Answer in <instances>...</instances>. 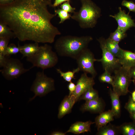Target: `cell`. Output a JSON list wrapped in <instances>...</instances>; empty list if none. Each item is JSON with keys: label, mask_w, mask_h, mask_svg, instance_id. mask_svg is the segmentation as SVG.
Returning <instances> with one entry per match:
<instances>
[{"label": "cell", "mask_w": 135, "mask_h": 135, "mask_svg": "<svg viewBox=\"0 0 135 135\" xmlns=\"http://www.w3.org/2000/svg\"><path fill=\"white\" fill-rule=\"evenodd\" d=\"M48 6L44 0H16L0 5V21L20 41L52 44L61 32L51 22L56 15L49 12Z\"/></svg>", "instance_id": "6da1fadb"}, {"label": "cell", "mask_w": 135, "mask_h": 135, "mask_svg": "<svg viewBox=\"0 0 135 135\" xmlns=\"http://www.w3.org/2000/svg\"><path fill=\"white\" fill-rule=\"evenodd\" d=\"M93 40L90 36H77L71 35L62 36L56 41L54 48L60 56L76 60Z\"/></svg>", "instance_id": "7a4b0ae2"}, {"label": "cell", "mask_w": 135, "mask_h": 135, "mask_svg": "<svg viewBox=\"0 0 135 135\" xmlns=\"http://www.w3.org/2000/svg\"><path fill=\"white\" fill-rule=\"evenodd\" d=\"M80 9L73 13L71 18L77 22L82 28H92L100 17V9L91 0H80Z\"/></svg>", "instance_id": "3957f363"}, {"label": "cell", "mask_w": 135, "mask_h": 135, "mask_svg": "<svg viewBox=\"0 0 135 135\" xmlns=\"http://www.w3.org/2000/svg\"><path fill=\"white\" fill-rule=\"evenodd\" d=\"M26 60L32 64L30 69L36 67L43 70L54 67L58 61L56 53L52 50L51 46L47 44L40 46L38 51L26 58Z\"/></svg>", "instance_id": "277c9868"}, {"label": "cell", "mask_w": 135, "mask_h": 135, "mask_svg": "<svg viewBox=\"0 0 135 135\" xmlns=\"http://www.w3.org/2000/svg\"><path fill=\"white\" fill-rule=\"evenodd\" d=\"M55 89L54 80L47 76L43 71L38 72L30 88L31 91L34 95L30 99L29 102L32 101L37 96H44Z\"/></svg>", "instance_id": "5b68a950"}, {"label": "cell", "mask_w": 135, "mask_h": 135, "mask_svg": "<svg viewBox=\"0 0 135 135\" xmlns=\"http://www.w3.org/2000/svg\"><path fill=\"white\" fill-rule=\"evenodd\" d=\"M129 70L121 66L114 72L112 90L120 96L126 95L130 92L128 88L132 80Z\"/></svg>", "instance_id": "8992f818"}, {"label": "cell", "mask_w": 135, "mask_h": 135, "mask_svg": "<svg viewBox=\"0 0 135 135\" xmlns=\"http://www.w3.org/2000/svg\"><path fill=\"white\" fill-rule=\"evenodd\" d=\"M2 68L0 72L3 76L8 80L17 78L31 69L25 68L19 60L14 58H8Z\"/></svg>", "instance_id": "52a82bcc"}, {"label": "cell", "mask_w": 135, "mask_h": 135, "mask_svg": "<svg viewBox=\"0 0 135 135\" xmlns=\"http://www.w3.org/2000/svg\"><path fill=\"white\" fill-rule=\"evenodd\" d=\"M99 42L102 51V58L96 60V61L102 63L104 70L111 74L121 66L118 58L115 56L108 49L104 43L105 39L100 37L97 39Z\"/></svg>", "instance_id": "ba28073f"}, {"label": "cell", "mask_w": 135, "mask_h": 135, "mask_svg": "<svg viewBox=\"0 0 135 135\" xmlns=\"http://www.w3.org/2000/svg\"><path fill=\"white\" fill-rule=\"evenodd\" d=\"M96 60L94 54L87 48L83 50L76 60L80 71L90 74L94 78L97 74L94 65Z\"/></svg>", "instance_id": "9c48e42d"}, {"label": "cell", "mask_w": 135, "mask_h": 135, "mask_svg": "<svg viewBox=\"0 0 135 135\" xmlns=\"http://www.w3.org/2000/svg\"><path fill=\"white\" fill-rule=\"evenodd\" d=\"M87 74L84 72L81 74L77 82L75 90L72 94L75 96L76 102L86 90L93 87L95 84L94 78L88 76Z\"/></svg>", "instance_id": "30bf717a"}, {"label": "cell", "mask_w": 135, "mask_h": 135, "mask_svg": "<svg viewBox=\"0 0 135 135\" xmlns=\"http://www.w3.org/2000/svg\"><path fill=\"white\" fill-rule=\"evenodd\" d=\"M119 12L114 16H110L116 20L118 25V27L124 32H126L130 28L135 27V23L134 20L128 14H126L125 11L122 10L120 7L118 8Z\"/></svg>", "instance_id": "8fae6325"}, {"label": "cell", "mask_w": 135, "mask_h": 135, "mask_svg": "<svg viewBox=\"0 0 135 135\" xmlns=\"http://www.w3.org/2000/svg\"><path fill=\"white\" fill-rule=\"evenodd\" d=\"M105 104L102 98H100L86 101L82 106L81 110L83 112L89 111L94 113H100L104 111Z\"/></svg>", "instance_id": "7c38bea8"}, {"label": "cell", "mask_w": 135, "mask_h": 135, "mask_svg": "<svg viewBox=\"0 0 135 135\" xmlns=\"http://www.w3.org/2000/svg\"><path fill=\"white\" fill-rule=\"evenodd\" d=\"M76 102V98L72 94L65 97L59 106L58 118H62L66 114L69 113Z\"/></svg>", "instance_id": "4fadbf2b"}, {"label": "cell", "mask_w": 135, "mask_h": 135, "mask_svg": "<svg viewBox=\"0 0 135 135\" xmlns=\"http://www.w3.org/2000/svg\"><path fill=\"white\" fill-rule=\"evenodd\" d=\"M118 59L122 66L124 68L130 69L135 66V53L131 51L123 49Z\"/></svg>", "instance_id": "5bb4252c"}, {"label": "cell", "mask_w": 135, "mask_h": 135, "mask_svg": "<svg viewBox=\"0 0 135 135\" xmlns=\"http://www.w3.org/2000/svg\"><path fill=\"white\" fill-rule=\"evenodd\" d=\"M94 123L90 121L85 122H77L72 124L66 132L78 134L90 132V126Z\"/></svg>", "instance_id": "9a60e30c"}, {"label": "cell", "mask_w": 135, "mask_h": 135, "mask_svg": "<svg viewBox=\"0 0 135 135\" xmlns=\"http://www.w3.org/2000/svg\"><path fill=\"white\" fill-rule=\"evenodd\" d=\"M114 114L111 110L100 113L96 118L94 122L97 129L114 120Z\"/></svg>", "instance_id": "2e32d148"}, {"label": "cell", "mask_w": 135, "mask_h": 135, "mask_svg": "<svg viewBox=\"0 0 135 135\" xmlns=\"http://www.w3.org/2000/svg\"><path fill=\"white\" fill-rule=\"evenodd\" d=\"M109 94L111 100L112 109L114 117H119L121 114V104L119 98L120 96L111 88L109 90Z\"/></svg>", "instance_id": "e0dca14e"}, {"label": "cell", "mask_w": 135, "mask_h": 135, "mask_svg": "<svg viewBox=\"0 0 135 135\" xmlns=\"http://www.w3.org/2000/svg\"><path fill=\"white\" fill-rule=\"evenodd\" d=\"M39 46L38 43L36 42L20 45V52L22 54V58H27L35 54L38 50Z\"/></svg>", "instance_id": "ac0fdd59"}, {"label": "cell", "mask_w": 135, "mask_h": 135, "mask_svg": "<svg viewBox=\"0 0 135 135\" xmlns=\"http://www.w3.org/2000/svg\"><path fill=\"white\" fill-rule=\"evenodd\" d=\"M104 43L107 48L115 56L118 58L120 57L123 49L120 47L118 42L108 38L105 39Z\"/></svg>", "instance_id": "d6986e66"}, {"label": "cell", "mask_w": 135, "mask_h": 135, "mask_svg": "<svg viewBox=\"0 0 135 135\" xmlns=\"http://www.w3.org/2000/svg\"><path fill=\"white\" fill-rule=\"evenodd\" d=\"M120 134L118 126L109 123L98 129L97 135H118Z\"/></svg>", "instance_id": "ffe728a7"}, {"label": "cell", "mask_w": 135, "mask_h": 135, "mask_svg": "<svg viewBox=\"0 0 135 135\" xmlns=\"http://www.w3.org/2000/svg\"><path fill=\"white\" fill-rule=\"evenodd\" d=\"M118 127L120 134L123 135H135V123L133 121L124 123Z\"/></svg>", "instance_id": "44dd1931"}, {"label": "cell", "mask_w": 135, "mask_h": 135, "mask_svg": "<svg viewBox=\"0 0 135 135\" xmlns=\"http://www.w3.org/2000/svg\"><path fill=\"white\" fill-rule=\"evenodd\" d=\"M99 98L98 91L92 87L84 92L80 97L78 100H83L86 101L95 99Z\"/></svg>", "instance_id": "7402d4cb"}, {"label": "cell", "mask_w": 135, "mask_h": 135, "mask_svg": "<svg viewBox=\"0 0 135 135\" xmlns=\"http://www.w3.org/2000/svg\"><path fill=\"white\" fill-rule=\"evenodd\" d=\"M56 70L57 72L60 74V76L62 77L66 81L69 82H72V79H75V74L78 72L80 71L78 67L72 71L69 70L65 72H62L59 68H56Z\"/></svg>", "instance_id": "603a6c76"}, {"label": "cell", "mask_w": 135, "mask_h": 135, "mask_svg": "<svg viewBox=\"0 0 135 135\" xmlns=\"http://www.w3.org/2000/svg\"><path fill=\"white\" fill-rule=\"evenodd\" d=\"M126 36V32L118 28L114 32L110 34L108 38L119 43L125 38Z\"/></svg>", "instance_id": "cb8c5ba5"}, {"label": "cell", "mask_w": 135, "mask_h": 135, "mask_svg": "<svg viewBox=\"0 0 135 135\" xmlns=\"http://www.w3.org/2000/svg\"><path fill=\"white\" fill-rule=\"evenodd\" d=\"M0 37L14 38V35L10 28L6 24L0 21Z\"/></svg>", "instance_id": "d4e9b609"}, {"label": "cell", "mask_w": 135, "mask_h": 135, "mask_svg": "<svg viewBox=\"0 0 135 135\" xmlns=\"http://www.w3.org/2000/svg\"><path fill=\"white\" fill-rule=\"evenodd\" d=\"M104 70V72L99 76V80L101 82L106 83L112 86L114 82V76H112L111 74L107 71Z\"/></svg>", "instance_id": "484cf974"}, {"label": "cell", "mask_w": 135, "mask_h": 135, "mask_svg": "<svg viewBox=\"0 0 135 135\" xmlns=\"http://www.w3.org/2000/svg\"><path fill=\"white\" fill-rule=\"evenodd\" d=\"M54 14L60 18V21L59 24L63 23L65 20L70 19L72 15L67 12L61 8L55 9L54 10Z\"/></svg>", "instance_id": "4316f807"}, {"label": "cell", "mask_w": 135, "mask_h": 135, "mask_svg": "<svg viewBox=\"0 0 135 135\" xmlns=\"http://www.w3.org/2000/svg\"><path fill=\"white\" fill-rule=\"evenodd\" d=\"M20 45L17 46L15 44L12 43L8 44L6 50L5 56H7L16 54L20 52Z\"/></svg>", "instance_id": "83f0119b"}, {"label": "cell", "mask_w": 135, "mask_h": 135, "mask_svg": "<svg viewBox=\"0 0 135 135\" xmlns=\"http://www.w3.org/2000/svg\"><path fill=\"white\" fill-rule=\"evenodd\" d=\"M10 39L7 37H0V54L5 55L6 50Z\"/></svg>", "instance_id": "f1b7e54d"}, {"label": "cell", "mask_w": 135, "mask_h": 135, "mask_svg": "<svg viewBox=\"0 0 135 135\" xmlns=\"http://www.w3.org/2000/svg\"><path fill=\"white\" fill-rule=\"evenodd\" d=\"M124 108L129 113L135 112V102L132 100L131 96L126 104Z\"/></svg>", "instance_id": "f546056e"}, {"label": "cell", "mask_w": 135, "mask_h": 135, "mask_svg": "<svg viewBox=\"0 0 135 135\" xmlns=\"http://www.w3.org/2000/svg\"><path fill=\"white\" fill-rule=\"evenodd\" d=\"M60 8L68 13H74L75 12L76 8L72 7L70 2H66L60 4Z\"/></svg>", "instance_id": "4dcf8cb0"}, {"label": "cell", "mask_w": 135, "mask_h": 135, "mask_svg": "<svg viewBox=\"0 0 135 135\" xmlns=\"http://www.w3.org/2000/svg\"><path fill=\"white\" fill-rule=\"evenodd\" d=\"M122 5L128 8L129 12H135V4L133 1L124 0L122 2Z\"/></svg>", "instance_id": "1f68e13d"}, {"label": "cell", "mask_w": 135, "mask_h": 135, "mask_svg": "<svg viewBox=\"0 0 135 135\" xmlns=\"http://www.w3.org/2000/svg\"><path fill=\"white\" fill-rule=\"evenodd\" d=\"M7 56L0 54V67L2 68L6 63L8 58Z\"/></svg>", "instance_id": "d6a6232c"}, {"label": "cell", "mask_w": 135, "mask_h": 135, "mask_svg": "<svg viewBox=\"0 0 135 135\" xmlns=\"http://www.w3.org/2000/svg\"><path fill=\"white\" fill-rule=\"evenodd\" d=\"M76 85L74 82H69L68 85V88L69 91V96H70L74 92Z\"/></svg>", "instance_id": "836d02e7"}, {"label": "cell", "mask_w": 135, "mask_h": 135, "mask_svg": "<svg viewBox=\"0 0 135 135\" xmlns=\"http://www.w3.org/2000/svg\"><path fill=\"white\" fill-rule=\"evenodd\" d=\"M129 72L131 78H133L132 81L135 85V66L131 67L129 69Z\"/></svg>", "instance_id": "e575fe53"}, {"label": "cell", "mask_w": 135, "mask_h": 135, "mask_svg": "<svg viewBox=\"0 0 135 135\" xmlns=\"http://www.w3.org/2000/svg\"><path fill=\"white\" fill-rule=\"evenodd\" d=\"M66 2H70V0H55L54 4L52 5V7H56Z\"/></svg>", "instance_id": "d590c367"}, {"label": "cell", "mask_w": 135, "mask_h": 135, "mask_svg": "<svg viewBox=\"0 0 135 135\" xmlns=\"http://www.w3.org/2000/svg\"><path fill=\"white\" fill-rule=\"evenodd\" d=\"M16 0H0V5H4L10 4Z\"/></svg>", "instance_id": "8d00e7d4"}, {"label": "cell", "mask_w": 135, "mask_h": 135, "mask_svg": "<svg viewBox=\"0 0 135 135\" xmlns=\"http://www.w3.org/2000/svg\"><path fill=\"white\" fill-rule=\"evenodd\" d=\"M66 132L64 133L60 131H55L52 132L51 134L52 135H65Z\"/></svg>", "instance_id": "74e56055"}, {"label": "cell", "mask_w": 135, "mask_h": 135, "mask_svg": "<svg viewBox=\"0 0 135 135\" xmlns=\"http://www.w3.org/2000/svg\"><path fill=\"white\" fill-rule=\"evenodd\" d=\"M130 117L132 120L133 122L135 123V112L129 113Z\"/></svg>", "instance_id": "f35d334b"}, {"label": "cell", "mask_w": 135, "mask_h": 135, "mask_svg": "<svg viewBox=\"0 0 135 135\" xmlns=\"http://www.w3.org/2000/svg\"><path fill=\"white\" fill-rule=\"evenodd\" d=\"M132 98L135 102V89L131 93Z\"/></svg>", "instance_id": "ab89813d"}, {"label": "cell", "mask_w": 135, "mask_h": 135, "mask_svg": "<svg viewBox=\"0 0 135 135\" xmlns=\"http://www.w3.org/2000/svg\"><path fill=\"white\" fill-rule=\"evenodd\" d=\"M48 4L49 6H52V3L51 0H44Z\"/></svg>", "instance_id": "60d3db41"}, {"label": "cell", "mask_w": 135, "mask_h": 135, "mask_svg": "<svg viewBox=\"0 0 135 135\" xmlns=\"http://www.w3.org/2000/svg\"><path fill=\"white\" fill-rule=\"evenodd\" d=\"M134 52L135 53V51H134Z\"/></svg>", "instance_id": "b9f144b4"}]
</instances>
